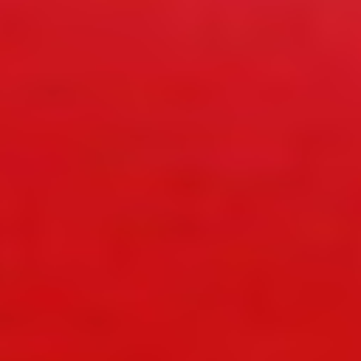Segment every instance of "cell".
<instances>
[{
	"mask_svg": "<svg viewBox=\"0 0 361 361\" xmlns=\"http://www.w3.org/2000/svg\"><path fill=\"white\" fill-rule=\"evenodd\" d=\"M6 322H8V319H3V316H0V324H6Z\"/></svg>",
	"mask_w": 361,
	"mask_h": 361,
	"instance_id": "obj_1",
	"label": "cell"
}]
</instances>
